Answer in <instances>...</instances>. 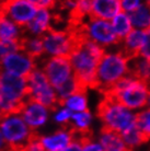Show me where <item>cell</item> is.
<instances>
[{"instance_id": "f35d334b", "label": "cell", "mask_w": 150, "mask_h": 151, "mask_svg": "<svg viewBox=\"0 0 150 151\" xmlns=\"http://www.w3.org/2000/svg\"><path fill=\"white\" fill-rule=\"evenodd\" d=\"M0 71H1V69H0Z\"/></svg>"}, {"instance_id": "d4e9b609", "label": "cell", "mask_w": 150, "mask_h": 151, "mask_svg": "<svg viewBox=\"0 0 150 151\" xmlns=\"http://www.w3.org/2000/svg\"><path fill=\"white\" fill-rule=\"evenodd\" d=\"M72 125L75 126L77 129L80 130H89L90 128V124L92 121V116L89 111H83V112H77L74 113L71 116Z\"/></svg>"}, {"instance_id": "5b68a950", "label": "cell", "mask_w": 150, "mask_h": 151, "mask_svg": "<svg viewBox=\"0 0 150 151\" xmlns=\"http://www.w3.org/2000/svg\"><path fill=\"white\" fill-rule=\"evenodd\" d=\"M26 80L30 100L41 103L55 113L59 110V107H61L57 98L56 91L49 83L47 77L42 69H34Z\"/></svg>"}, {"instance_id": "d590c367", "label": "cell", "mask_w": 150, "mask_h": 151, "mask_svg": "<svg viewBox=\"0 0 150 151\" xmlns=\"http://www.w3.org/2000/svg\"><path fill=\"white\" fill-rule=\"evenodd\" d=\"M146 2H147V4H149V6H150V0H146Z\"/></svg>"}, {"instance_id": "7402d4cb", "label": "cell", "mask_w": 150, "mask_h": 151, "mask_svg": "<svg viewBox=\"0 0 150 151\" xmlns=\"http://www.w3.org/2000/svg\"><path fill=\"white\" fill-rule=\"evenodd\" d=\"M112 24L115 32H116L117 36L120 37V42H122V40H124L129 34V32L133 30V24L131 22L129 15L124 11L120 12L112 20Z\"/></svg>"}, {"instance_id": "74e56055", "label": "cell", "mask_w": 150, "mask_h": 151, "mask_svg": "<svg viewBox=\"0 0 150 151\" xmlns=\"http://www.w3.org/2000/svg\"><path fill=\"white\" fill-rule=\"evenodd\" d=\"M0 69H1V65H0Z\"/></svg>"}, {"instance_id": "f546056e", "label": "cell", "mask_w": 150, "mask_h": 151, "mask_svg": "<svg viewBox=\"0 0 150 151\" xmlns=\"http://www.w3.org/2000/svg\"><path fill=\"white\" fill-rule=\"evenodd\" d=\"M40 135H36L33 139L30 141V144L27 145V147L25 148V151H46L43 144H42V140Z\"/></svg>"}, {"instance_id": "8d00e7d4", "label": "cell", "mask_w": 150, "mask_h": 151, "mask_svg": "<svg viewBox=\"0 0 150 151\" xmlns=\"http://www.w3.org/2000/svg\"><path fill=\"white\" fill-rule=\"evenodd\" d=\"M46 151H64V150H46Z\"/></svg>"}, {"instance_id": "3957f363", "label": "cell", "mask_w": 150, "mask_h": 151, "mask_svg": "<svg viewBox=\"0 0 150 151\" xmlns=\"http://www.w3.org/2000/svg\"><path fill=\"white\" fill-rule=\"evenodd\" d=\"M97 115L103 124L102 127L118 134L124 132L135 125V115L131 114L127 107L105 96L99 103Z\"/></svg>"}, {"instance_id": "52a82bcc", "label": "cell", "mask_w": 150, "mask_h": 151, "mask_svg": "<svg viewBox=\"0 0 150 151\" xmlns=\"http://www.w3.org/2000/svg\"><path fill=\"white\" fill-rule=\"evenodd\" d=\"M84 32L90 41L102 47L120 44V40L117 36L113 24L107 20L88 18L84 22Z\"/></svg>"}, {"instance_id": "4dcf8cb0", "label": "cell", "mask_w": 150, "mask_h": 151, "mask_svg": "<svg viewBox=\"0 0 150 151\" xmlns=\"http://www.w3.org/2000/svg\"><path fill=\"white\" fill-rule=\"evenodd\" d=\"M143 4L141 0H120V6H122V11L124 12H131L135 10L136 8L139 7Z\"/></svg>"}, {"instance_id": "484cf974", "label": "cell", "mask_w": 150, "mask_h": 151, "mask_svg": "<svg viewBox=\"0 0 150 151\" xmlns=\"http://www.w3.org/2000/svg\"><path fill=\"white\" fill-rule=\"evenodd\" d=\"M135 124L140 129L147 140H150V109L135 115Z\"/></svg>"}, {"instance_id": "9a60e30c", "label": "cell", "mask_w": 150, "mask_h": 151, "mask_svg": "<svg viewBox=\"0 0 150 151\" xmlns=\"http://www.w3.org/2000/svg\"><path fill=\"white\" fill-rule=\"evenodd\" d=\"M100 144L104 151H131L124 142L120 134L104 127H102L100 132Z\"/></svg>"}, {"instance_id": "44dd1931", "label": "cell", "mask_w": 150, "mask_h": 151, "mask_svg": "<svg viewBox=\"0 0 150 151\" xmlns=\"http://www.w3.org/2000/svg\"><path fill=\"white\" fill-rule=\"evenodd\" d=\"M19 29L20 27L17 24L8 19L7 17L2 15L0 12V42L19 38L21 36Z\"/></svg>"}, {"instance_id": "1f68e13d", "label": "cell", "mask_w": 150, "mask_h": 151, "mask_svg": "<svg viewBox=\"0 0 150 151\" xmlns=\"http://www.w3.org/2000/svg\"><path fill=\"white\" fill-rule=\"evenodd\" d=\"M82 151H104V149L100 142H94L93 140H90L82 146Z\"/></svg>"}, {"instance_id": "4fadbf2b", "label": "cell", "mask_w": 150, "mask_h": 151, "mask_svg": "<svg viewBox=\"0 0 150 151\" xmlns=\"http://www.w3.org/2000/svg\"><path fill=\"white\" fill-rule=\"evenodd\" d=\"M122 12L120 0H92L90 19L111 20Z\"/></svg>"}, {"instance_id": "d6986e66", "label": "cell", "mask_w": 150, "mask_h": 151, "mask_svg": "<svg viewBox=\"0 0 150 151\" xmlns=\"http://www.w3.org/2000/svg\"><path fill=\"white\" fill-rule=\"evenodd\" d=\"M129 19L133 27L137 30L150 29V6L147 2H143L135 10L129 12Z\"/></svg>"}, {"instance_id": "836d02e7", "label": "cell", "mask_w": 150, "mask_h": 151, "mask_svg": "<svg viewBox=\"0 0 150 151\" xmlns=\"http://www.w3.org/2000/svg\"><path fill=\"white\" fill-rule=\"evenodd\" d=\"M0 151H11L10 148H9V146H8L6 139H4V135H2L1 130H0Z\"/></svg>"}, {"instance_id": "603a6c76", "label": "cell", "mask_w": 150, "mask_h": 151, "mask_svg": "<svg viewBox=\"0 0 150 151\" xmlns=\"http://www.w3.org/2000/svg\"><path fill=\"white\" fill-rule=\"evenodd\" d=\"M87 95L86 93H75L65 101V105L74 112H83L87 111Z\"/></svg>"}, {"instance_id": "8fae6325", "label": "cell", "mask_w": 150, "mask_h": 151, "mask_svg": "<svg viewBox=\"0 0 150 151\" xmlns=\"http://www.w3.org/2000/svg\"><path fill=\"white\" fill-rule=\"evenodd\" d=\"M45 150H65L74 141L72 132L69 124H65L57 132L41 137Z\"/></svg>"}, {"instance_id": "7c38bea8", "label": "cell", "mask_w": 150, "mask_h": 151, "mask_svg": "<svg viewBox=\"0 0 150 151\" xmlns=\"http://www.w3.org/2000/svg\"><path fill=\"white\" fill-rule=\"evenodd\" d=\"M21 116L31 128L36 130L46 123L48 117V112H47V107H45L43 104L29 99Z\"/></svg>"}, {"instance_id": "ba28073f", "label": "cell", "mask_w": 150, "mask_h": 151, "mask_svg": "<svg viewBox=\"0 0 150 151\" xmlns=\"http://www.w3.org/2000/svg\"><path fill=\"white\" fill-rule=\"evenodd\" d=\"M42 70L54 89L61 87L74 75L70 58L65 56H53L48 58L43 65Z\"/></svg>"}, {"instance_id": "6da1fadb", "label": "cell", "mask_w": 150, "mask_h": 151, "mask_svg": "<svg viewBox=\"0 0 150 151\" xmlns=\"http://www.w3.org/2000/svg\"><path fill=\"white\" fill-rule=\"evenodd\" d=\"M102 95L120 103L128 110L140 109L148 105L150 86L127 75Z\"/></svg>"}, {"instance_id": "ffe728a7", "label": "cell", "mask_w": 150, "mask_h": 151, "mask_svg": "<svg viewBox=\"0 0 150 151\" xmlns=\"http://www.w3.org/2000/svg\"><path fill=\"white\" fill-rule=\"evenodd\" d=\"M120 135H122V138H123L124 142L126 144V146L131 151L134 150L135 148L138 147V146H140V145H143L148 141L147 138L145 137V135L136 126V124L133 125L131 128H128L124 132H122Z\"/></svg>"}, {"instance_id": "30bf717a", "label": "cell", "mask_w": 150, "mask_h": 151, "mask_svg": "<svg viewBox=\"0 0 150 151\" xmlns=\"http://www.w3.org/2000/svg\"><path fill=\"white\" fill-rule=\"evenodd\" d=\"M0 65L4 71L10 72L23 78H27L31 75V72L34 69H36L35 60L23 53L11 54L9 56L4 57L0 61Z\"/></svg>"}, {"instance_id": "8992f818", "label": "cell", "mask_w": 150, "mask_h": 151, "mask_svg": "<svg viewBox=\"0 0 150 151\" xmlns=\"http://www.w3.org/2000/svg\"><path fill=\"white\" fill-rule=\"evenodd\" d=\"M38 10V8L27 0H7L0 6L1 14L7 17L22 30H25Z\"/></svg>"}, {"instance_id": "4316f807", "label": "cell", "mask_w": 150, "mask_h": 151, "mask_svg": "<svg viewBox=\"0 0 150 151\" xmlns=\"http://www.w3.org/2000/svg\"><path fill=\"white\" fill-rule=\"evenodd\" d=\"M71 116H72V111L69 110L68 107H66V109H63V110L60 111H57L55 116H54V119L57 123L65 125L69 123V121L71 119Z\"/></svg>"}, {"instance_id": "9c48e42d", "label": "cell", "mask_w": 150, "mask_h": 151, "mask_svg": "<svg viewBox=\"0 0 150 151\" xmlns=\"http://www.w3.org/2000/svg\"><path fill=\"white\" fill-rule=\"evenodd\" d=\"M44 42L45 53L52 56L70 57L72 49L71 36L67 31H58L50 27L44 35H42Z\"/></svg>"}, {"instance_id": "e0dca14e", "label": "cell", "mask_w": 150, "mask_h": 151, "mask_svg": "<svg viewBox=\"0 0 150 151\" xmlns=\"http://www.w3.org/2000/svg\"><path fill=\"white\" fill-rule=\"evenodd\" d=\"M128 75L150 86V61L140 55L128 61Z\"/></svg>"}, {"instance_id": "d6a6232c", "label": "cell", "mask_w": 150, "mask_h": 151, "mask_svg": "<svg viewBox=\"0 0 150 151\" xmlns=\"http://www.w3.org/2000/svg\"><path fill=\"white\" fill-rule=\"evenodd\" d=\"M64 151H82V145L80 144L79 141L74 140Z\"/></svg>"}, {"instance_id": "2e32d148", "label": "cell", "mask_w": 150, "mask_h": 151, "mask_svg": "<svg viewBox=\"0 0 150 151\" xmlns=\"http://www.w3.org/2000/svg\"><path fill=\"white\" fill-rule=\"evenodd\" d=\"M50 20H52V14L47 9H38L33 20L29 23V25L24 31L31 33V35L33 36L44 35L52 27Z\"/></svg>"}, {"instance_id": "5bb4252c", "label": "cell", "mask_w": 150, "mask_h": 151, "mask_svg": "<svg viewBox=\"0 0 150 151\" xmlns=\"http://www.w3.org/2000/svg\"><path fill=\"white\" fill-rule=\"evenodd\" d=\"M145 41V31L133 29L129 34L122 40L120 42V48L118 52L124 55L128 60L140 55V49L143 47Z\"/></svg>"}, {"instance_id": "7a4b0ae2", "label": "cell", "mask_w": 150, "mask_h": 151, "mask_svg": "<svg viewBox=\"0 0 150 151\" xmlns=\"http://www.w3.org/2000/svg\"><path fill=\"white\" fill-rule=\"evenodd\" d=\"M128 59L117 50L116 53H105L97 69L95 87L101 94L128 75Z\"/></svg>"}, {"instance_id": "83f0119b", "label": "cell", "mask_w": 150, "mask_h": 151, "mask_svg": "<svg viewBox=\"0 0 150 151\" xmlns=\"http://www.w3.org/2000/svg\"><path fill=\"white\" fill-rule=\"evenodd\" d=\"M140 56L150 61V29L145 30V41L140 49Z\"/></svg>"}, {"instance_id": "ac0fdd59", "label": "cell", "mask_w": 150, "mask_h": 151, "mask_svg": "<svg viewBox=\"0 0 150 151\" xmlns=\"http://www.w3.org/2000/svg\"><path fill=\"white\" fill-rule=\"evenodd\" d=\"M21 52L23 54L27 55L34 60H38L42 57V55L45 53L44 48V42L43 37L41 36H34V37H29L25 35L21 36Z\"/></svg>"}, {"instance_id": "f1b7e54d", "label": "cell", "mask_w": 150, "mask_h": 151, "mask_svg": "<svg viewBox=\"0 0 150 151\" xmlns=\"http://www.w3.org/2000/svg\"><path fill=\"white\" fill-rule=\"evenodd\" d=\"M38 9L54 10L56 8V0H27Z\"/></svg>"}, {"instance_id": "cb8c5ba5", "label": "cell", "mask_w": 150, "mask_h": 151, "mask_svg": "<svg viewBox=\"0 0 150 151\" xmlns=\"http://www.w3.org/2000/svg\"><path fill=\"white\" fill-rule=\"evenodd\" d=\"M21 36L19 38H15V40L0 42V61L2 60L4 57L9 56L11 54L21 52V49H22V47H21Z\"/></svg>"}, {"instance_id": "e575fe53", "label": "cell", "mask_w": 150, "mask_h": 151, "mask_svg": "<svg viewBox=\"0 0 150 151\" xmlns=\"http://www.w3.org/2000/svg\"><path fill=\"white\" fill-rule=\"evenodd\" d=\"M2 121V115H1V112H0V122Z\"/></svg>"}, {"instance_id": "277c9868", "label": "cell", "mask_w": 150, "mask_h": 151, "mask_svg": "<svg viewBox=\"0 0 150 151\" xmlns=\"http://www.w3.org/2000/svg\"><path fill=\"white\" fill-rule=\"evenodd\" d=\"M0 130L11 151L25 150L38 132L26 124L22 116L10 115L0 122Z\"/></svg>"}]
</instances>
